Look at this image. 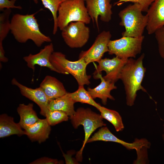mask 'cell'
<instances>
[{"mask_svg":"<svg viewBox=\"0 0 164 164\" xmlns=\"http://www.w3.org/2000/svg\"><path fill=\"white\" fill-rule=\"evenodd\" d=\"M42 9L30 14H14L10 21V31L15 39L20 43L32 40L37 47L45 42H51L50 37L42 33L35 15Z\"/></svg>","mask_w":164,"mask_h":164,"instance_id":"cell-1","label":"cell"},{"mask_svg":"<svg viewBox=\"0 0 164 164\" xmlns=\"http://www.w3.org/2000/svg\"><path fill=\"white\" fill-rule=\"evenodd\" d=\"M144 56V54L142 53L136 60L128 59L119 75V79L121 80L124 86L126 104L129 106L134 105L138 91L141 90L147 92L142 85L146 71L143 64Z\"/></svg>","mask_w":164,"mask_h":164,"instance_id":"cell-2","label":"cell"},{"mask_svg":"<svg viewBox=\"0 0 164 164\" xmlns=\"http://www.w3.org/2000/svg\"><path fill=\"white\" fill-rule=\"evenodd\" d=\"M141 6L134 3L129 5L118 13L121 21L120 26L124 27L125 31L122 33V36L139 37L143 36L148 22L146 14L143 15Z\"/></svg>","mask_w":164,"mask_h":164,"instance_id":"cell-3","label":"cell"},{"mask_svg":"<svg viewBox=\"0 0 164 164\" xmlns=\"http://www.w3.org/2000/svg\"><path fill=\"white\" fill-rule=\"evenodd\" d=\"M50 61L58 73L70 74L75 78L79 86L90 84L91 76L86 72L88 64L83 59L71 61L67 59L63 53L53 52L50 57Z\"/></svg>","mask_w":164,"mask_h":164,"instance_id":"cell-4","label":"cell"},{"mask_svg":"<svg viewBox=\"0 0 164 164\" xmlns=\"http://www.w3.org/2000/svg\"><path fill=\"white\" fill-rule=\"evenodd\" d=\"M73 127L75 129L82 125L84 131L85 137L82 146L77 152L76 159L78 161L82 160V153L86 144L91 134L97 128L106 126L100 114L92 111L90 108H80L75 113L70 116Z\"/></svg>","mask_w":164,"mask_h":164,"instance_id":"cell-5","label":"cell"},{"mask_svg":"<svg viewBox=\"0 0 164 164\" xmlns=\"http://www.w3.org/2000/svg\"><path fill=\"white\" fill-rule=\"evenodd\" d=\"M85 0H66L59 6L57 17L58 28L61 31L72 22L90 23L91 19L88 14Z\"/></svg>","mask_w":164,"mask_h":164,"instance_id":"cell-6","label":"cell"},{"mask_svg":"<svg viewBox=\"0 0 164 164\" xmlns=\"http://www.w3.org/2000/svg\"><path fill=\"white\" fill-rule=\"evenodd\" d=\"M144 38L143 36L139 37L126 36L110 40L108 45V53L123 59L135 58L141 52Z\"/></svg>","mask_w":164,"mask_h":164,"instance_id":"cell-7","label":"cell"},{"mask_svg":"<svg viewBox=\"0 0 164 164\" xmlns=\"http://www.w3.org/2000/svg\"><path fill=\"white\" fill-rule=\"evenodd\" d=\"M61 31V36L64 42L72 48L82 47L90 37V29L82 22H71Z\"/></svg>","mask_w":164,"mask_h":164,"instance_id":"cell-8","label":"cell"},{"mask_svg":"<svg viewBox=\"0 0 164 164\" xmlns=\"http://www.w3.org/2000/svg\"><path fill=\"white\" fill-rule=\"evenodd\" d=\"M111 37L109 31H103L97 36L89 49L80 52L79 59H83L88 65L92 62H98L104 53L108 52V45Z\"/></svg>","mask_w":164,"mask_h":164,"instance_id":"cell-9","label":"cell"},{"mask_svg":"<svg viewBox=\"0 0 164 164\" xmlns=\"http://www.w3.org/2000/svg\"><path fill=\"white\" fill-rule=\"evenodd\" d=\"M111 142L120 144L127 149H135L137 153L144 147L149 148L150 143L145 138H135L132 143H128L117 138L106 126H103L88 140L87 143L96 141Z\"/></svg>","mask_w":164,"mask_h":164,"instance_id":"cell-10","label":"cell"},{"mask_svg":"<svg viewBox=\"0 0 164 164\" xmlns=\"http://www.w3.org/2000/svg\"><path fill=\"white\" fill-rule=\"evenodd\" d=\"M127 60L120 58L117 56L111 59L102 58L98 62V64L94 73V78L98 79L99 76L101 74V72L104 71L106 74L103 77L104 79L115 83L119 79L121 70Z\"/></svg>","mask_w":164,"mask_h":164,"instance_id":"cell-11","label":"cell"},{"mask_svg":"<svg viewBox=\"0 0 164 164\" xmlns=\"http://www.w3.org/2000/svg\"><path fill=\"white\" fill-rule=\"evenodd\" d=\"M111 0H85L86 7L93 23H95L98 30V17L104 22H109L112 18Z\"/></svg>","mask_w":164,"mask_h":164,"instance_id":"cell-12","label":"cell"},{"mask_svg":"<svg viewBox=\"0 0 164 164\" xmlns=\"http://www.w3.org/2000/svg\"><path fill=\"white\" fill-rule=\"evenodd\" d=\"M12 84L17 86L23 96L32 101L39 107L40 113L45 117L48 111V106L50 101L46 94L39 87L36 89H32L25 86L19 83L15 78L11 81Z\"/></svg>","mask_w":164,"mask_h":164,"instance_id":"cell-13","label":"cell"},{"mask_svg":"<svg viewBox=\"0 0 164 164\" xmlns=\"http://www.w3.org/2000/svg\"><path fill=\"white\" fill-rule=\"evenodd\" d=\"M146 29L149 34L154 33L164 26V0H155L147 12Z\"/></svg>","mask_w":164,"mask_h":164,"instance_id":"cell-14","label":"cell"},{"mask_svg":"<svg viewBox=\"0 0 164 164\" xmlns=\"http://www.w3.org/2000/svg\"><path fill=\"white\" fill-rule=\"evenodd\" d=\"M54 52L53 46L52 43L45 46L43 48L36 54L31 53L23 57V59L27 63V66L34 71L35 65L46 67L50 70L58 73L57 70L52 65L50 61V57Z\"/></svg>","mask_w":164,"mask_h":164,"instance_id":"cell-15","label":"cell"},{"mask_svg":"<svg viewBox=\"0 0 164 164\" xmlns=\"http://www.w3.org/2000/svg\"><path fill=\"white\" fill-rule=\"evenodd\" d=\"M51 130L46 119L39 120L34 124L24 129L25 135L32 142L40 143L48 138Z\"/></svg>","mask_w":164,"mask_h":164,"instance_id":"cell-16","label":"cell"},{"mask_svg":"<svg viewBox=\"0 0 164 164\" xmlns=\"http://www.w3.org/2000/svg\"><path fill=\"white\" fill-rule=\"evenodd\" d=\"M39 87L50 101L60 97L67 93L62 82L56 78L49 75L45 77Z\"/></svg>","mask_w":164,"mask_h":164,"instance_id":"cell-17","label":"cell"},{"mask_svg":"<svg viewBox=\"0 0 164 164\" xmlns=\"http://www.w3.org/2000/svg\"><path fill=\"white\" fill-rule=\"evenodd\" d=\"M98 79L101 80L99 84L93 88H88L87 91L94 99L96 98L100 99L103 104L105 105L107 104L108 99L114 100L110 92L111 91L116 89L117 87L114 83L105 80L102 74L99 76Z\"/></svg>","mask_w":164,"mask_h":164,"instance_id":"cell-18","label":"cell"},{"mask_svg":"<svg viewBox=\"0 0 164 164\" xmlns=\"http://www.w3.org/2000/svg\"><path fill=\"white\" fill-rule=\"evenodd\" d=\"M13 135L20 136L25 135V132L19 123L14 122L13 117L5 114L0 115V138H4Z\"/></svg>","mask_w":164,"mask_h":164,"instance_id":"cell-19","label":"cell"},{"mask_svg":"<svg viewBox=\"0 0 164 164\" xmlns=\"http://www.w3.org/2000/svg\"><path fill=\"white\" fill-rule=\"evenodd\" d=\"M75 102L67 92L64 95L50 101L48 109L49 110H59L66 113L69 116L73 115Z\"/></svg>","mask_w":164,"mask_h":164,"instance_id":"cell-20","label":"cell"},{"mask_svg":"<svg viewBox=\"0 0 164 164\" xmlns=\"http://www.w3.org/2000/svg\"><path fill=\"white\" fill-rule=\"evenodd\" d=\"M33 108L32 103L27 105L20 104L17 108V111L20 117L19 123L24 129L35 123L39 119Z\"/></svg>","mask_w":164,"mask_h":164,"instance_id":"cell-21","label":"cell"},{"mask_svg":"<svg viewBox=\"0 0 164 164\" xmlns=\"http://www.w3.org/2000/svg\"><path fill=\"white\" fill-rule=\"evenodd\" d=\"M100 112L102 118L110 122L117 132L122 131L124 128L122 118L117 111L111 110L101 105L97 108Z\"/></svg>","mask_w":164,"mask_h":164,"instance_id":"cell-22","label":"cell"},{"mask_svg":"<svg viewBox=\"0 0 164 164\" xmlns=\"http://www.w3.org/2000/svg\"><path fill=\"white\" fill-rule=\"evenodd\" d=\"M75 102H79L92 105L97 109L100 105L96 102L84 86H79L78 89L72 93H68Z\"/></svg>","mask_w":164,"mask_h":164,"instance_id":"cell-23","label":"cell"},{"mask_svg":"<svg viewBox=\"0 0 164 164\" xmlns=\"http://www.w3.org/2000/svg\"><path fill=\"white\" fill-rule=\"evenodd\" d=\"M37 4L38 0H32ZM44 7L48 9L51 12L53 19L54 26L53 33L55 35L58 30L57 25V13L58 12L60 5L63 0H40Z\"/></svg>","mask_w":164,"mask_h":164,"instance_id":"cell-24","label":"cell"},{"mask_svg":"<svg viewBox=\"0 0 164 164\" xmlns=\"http://www.w3.org/2000/svg\"><path fill=\"white\" fill-rule=\"evenodd\" d=\"M11 12V9H5L0 14V43H2L10 31L9 17Z\"/></svg>","mask_w":164,"mask_h":164,"instance_id":"cell-25","label":"cell"},{"mask_svg":"<svg viewBox=\"0 0 164 164\" xmlns=\"http://www.w3.org/2000/svg\"><path fill=\"white\" fill-rule=\"evenodd\" d=\"M68 115L65 112L59 110H48L45 117L50 126H53L61 122L68 121Z\"/></svg>","mask_w":164,"mask_h":164,"instance_id":"cell-26","label":"cell"},{"mask_svg":"<svg viewBox=\"0 0 164 164\" xmlns=\"http://www.w3.org/2000/svg\"><path fill=\"white\" fill-rule=\"evenodd\" d=\"M154 34L158 44L159 53L164 60V26L156 31Z\"/></svg>","mask_w":164,"mask_h":164,"instance_id":"cell-27","label":"cell"},{"mask_svg":"<svg viewBox=\"0 0 164 164\" xmlns=\"http://www.w3.org/2000/svg\"><path fill=\"white\" fill-rule=\"evenodd\" d=\"M155 0H119L114 5L119 6L125 2H130L138 3L142 6V11L147 12L149 7Z\"/></svg>","mask_w":164,"mask_h":164,"instance_id":"cell-28","label":"cell"},{"mask_svg":"<svg viewBox=\"0 0 164 164\" xmlns=\"http://www.w3.org/2000/svg\"><path fill=\"white\" fill-rule=\"evenodd\" d=\"M17 0H0V10L2 11L4 9H22L20 6H15V2Z\"/></svg>","mask_w":164,"mask_h":164,"instance_id":"cell-29","label":"cell"},{"mask_svg":"<svg viewBox=\"0 0 164 164\" xmlns=\"http://www.w3.org/2000/svg\"><path fill=\"white\" fill-rule=\"evenodd\" d=\"M148 148L146 147H144L138 152L137 153V158L134 162V163L142 164L146 162L148 159Z\"/></svg>","mask_w":164,"mask_h":164,"instance_id":"cell-30","label":"cell"},{"mask_svg":"<svg viewBox=\"0 0 164 164\" xmlns=\"http://www.w3.org/2000/svg\"><path fill=\"white\" fill-rule=\"evenodd\" d=\"M62 161H59L56 159L47 157H43L38 159L30 163V164H57L63 163Z\"/></svg>","mask_w":164,"mask_h":164,"instance_id":"cell-31","label":"cell"},{"mask_svg":"<svg viewBox=\"0 0 164 164\" xmlns=\"http://www.w3.org/2000/svg\"><path fill=\"white\" fill-rule=\"evenodd\" d=\"M74 153V151H69L66 154L63 152V155L66 164H78V161L76 159L72 158V156Z\"/></svg>","mask_w":164,"mask_h":164,"instance_id":"cell-32","label":"cell"},{"mask_svg":"<svg viewBox=\"0 0 164 164\" xmlns=\"http://www.w3.org/2000/svg\"><path fill=\"white\" fill-rule=\"evenodd\" d=\"M5 52L2 43H0V61L4 63L7 62L8 59L5 56Z\"/></svg>","mask_w":164,"mask_h":164,"instance_id":"cell-33","label":"cell"},{"mask_svg":"<svg viewBox=\"0 0 164 164\" xmlns=\"http://www.w3.org/2000/svg\"><path fill=\"white\" fill-rule=\"evenodd\" d=\"M163 133L162 135V139L164 141V123L163 125Z\"/></svg>","mask_w":164,"mask_h":164,"instance_id":"cell-34","label":"cell"},{"mask_svg":"<svg viewBox=\"0 0 164 164\" xmlns=\"http://www.w3.org/2000/svg\"><path fill=\"white\" fill-rule=\"evenodd\" d=\"M65 0H63L62 2H63V1H65Z\"/></svg>","mask_w":164,"mask_h":164,"instance_id":"cell-35","label":"cell"}]
</instances>
